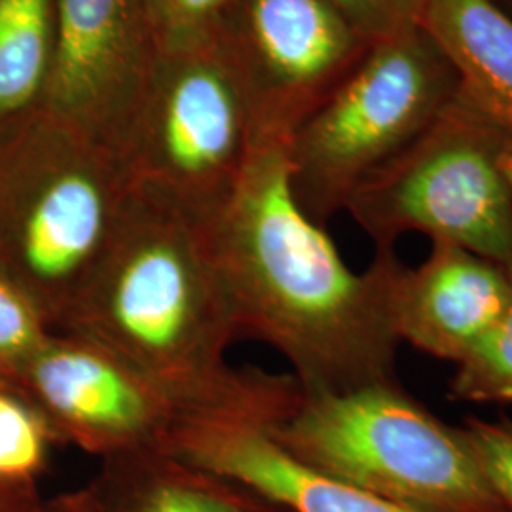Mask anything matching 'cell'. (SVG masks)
I'll return each mask as SVG.
<instances>
[{
	"label": "cell",
	"mask_w": 512,
	"mask_h": 512,
	"mask_svg": "<svg viewBox=\"0 0 512 512\" xmlns=\"http://www.w3.org/2000/svg\"><path fill=\"white\" fill-rule=\"evenodd\" d=\"M55 38V0H0V120L42 109Z\"/></svg>",
	"instance_id": "obj_15"
},
{
	"label": "cell",
	"mask_w": 512,
	"mask_h": 512,
	"mask_svg": "<svg viewBox=\"0 0 512 512\" xmlns=\"http://www.w3.org/2000/svg\"><path fill=\"white\" fill-rule=\"evenodd\" d=\"M92 488L99 512H285L165 450L105 459Z\"/></svg>",
	"instance_id": "obj_14"
},
{
	"label": "cell",
	"mask_w": 512,
	"mask_h": 512,
	"mask_svg": "<svg viewBox=\"0 0 512 512\" xmlns=\"http://www.w3.org/2000/svg\"><path fill=\"white\" fill-rule=\"evenodd\" d=\"M236 0H148L162 52L205 44L219 35L220 25Z\"/></svg>",
	"instance_id": "obj_19"
},
{
	"label": "cell",
	"mask_w": 512,
	"mask_h": 512,
	"mask_svg": "<svg viewBox=\"0 0 512 512\" xmlns=\"http://www.w3.org/2000/svg\"><path fill=\"white\" fill-rule=\"evenodd\" d=\"M40 512H99L97 497L92 486L86 490H80L76 494L63 495L55 501H44V507Z\"/></svg>",
	"instance_id": "obj_23"
},
{
	"label": "cell",
	"mask_w": 512,
	"mask_h": 512,
	"mask_svg": "<svg viewBox=\"0 0 512 512\" xmlns=\"http://www.w3.org/2000/svg\"><path fill=\"white\" fill-rule=\"evenodd\" d=\"M503 167H505V171H507V175H509V179L512 181V143L511 147L507 148V152H505Z\"/></svg>",
	"instance_id": "obj_25"
},
{
	"label": "cell",
	"mask_w": 512,
	"mask_h": 512,
	"mask_svg": "<svg viewBox=\"0 0 512 512\" xmlns=\"http://www.w3.org/2000/svg\"><path fill=\"white\" fill-rule=\"evenodd\" d=\"M4 391L29 404L55 442L110 459L167 450L200 421L173 391L88 336L52 332Z\"/></svg>",
	"instance_id": "obj_9"
},
{
	"label": "cell",
	"mask_w": 512,
	"mask_h": 512,
	"mask_svg": "<svg viewBox=\"0 0 512 512\" xmlns=\"http://www.w3.org/2000/svg\"><path fill=\"white\" fill-rule=\"evenodd\" d=\"M458 74L421 25L372 46L289 143L294 198L319 226L458 97Z\"/></svg>",
	"instance_id": "obj_5"
},
{
	"label": "cell",
	"mask_w": 512,
	"mask_h": 512,
	"mask_svg": "<svg viewBox=\"0 0 512 512\" xmlns=\"http://www.w3.org/2000/svg\"><path fill=\"white\" fill-rule=\"evenodd\" d=\"M203 222L239 340L277 351L306 395L397 382L399 340L385 315L380 268L372 260L353 272L325 226L298 205L289 145L255 143Z\"/></svg>",
	"instance_id": "obj_1"
},
{
	"label": "cell",
	"mask_w": 512,
	"mask_h": 512,
	"mask_svg": "<svg viewBox=\"0 0 512 512\" xmlns=\"http://www.w3.org/2000/svg\"><path fill=\"white\" fill-rule=\"evenodd\" d=\"M450 399L512 404V298L494 329L459 361L450 380Z\"/></svg>",
	"instance_id": "obj_16"
},
{
	"label": "cell",
	"mask_w": 512,
	"mask_h": 512,
	"mask_svg": "<svg viewBox=\"0 0 512 512\" xmlns=\"http://www.w3.org/2000/svg\"><path fill=\"white\" fill-rule=\"evenodd\" d=\"M421 27L458 74V97L512 137V19L488 0H427Z\"/></svg>",
	"instance_id": "obj_13"
},
{
	"label": "cell",
	"mask_w": 512,
	"mask_h": 512,
	"mask_svg": "<svg viewBox=\"0 0 512 512\" xmlns=\"http://www.w3.org/2000/svg\"><path fill=\"white\" fill-rule=\"evenodd\" d=\"M459 429L482 471L512 509V421L467 418Z\"/></svg>",
	"instance_id": "obj_20"
},
{
	"label": "cell",
	"mask_w": 512,
	"mask_h": 512,
	"mask_svg": "<svg viewBox=\"0 0 512 512\" xmlns=\"http://www.w3.org/2000/svg\"><path fill=\"white\" fill-rule=\"evenodd\" d=\"M253 116L219 38L162 52L116 152L129 183L211 215L255 147Z\"/></svg>",
	"instance_id": "obj_7"
},
{
	"label": "cell",
	"mask_w": 512,
	"mask_h": 512,
	"mask_svg": "<svg viewBox=\"0 0 512 512\" xmlns=\"http://www.w3.org/2000/svg\"><path fill=\"white\" fill-rule=\"evenodd\" d=\"M293 458L416 512H512L459 427L397 382L304 395L270 431Z\"/></svg>",
	"instance_id": "obj_4"
},
{
	"label": "cell",
	"mask_w": 512,
	"mask_h": 512,
	"mask_svg": "<svg viewBox=\"0 0 512 512\" xmlns=\"http://www.w3.org/2000/svg\"><path fill=\"white\" fill-rule=\"evenodd\" d=\"M54 435L37 412L0 389V484L37 486Z\"/></svg>",
	"instance_id": "obj_17"
},
{
	"label": "cell",
	"mask_w": 512,
	"mask_h": 512,
	"mask_svg": "<svg viewBox=\"0 0 512 512\" xmlns=\"http://www.w3.org/2000/svg\"><path fill=\"white\" fill-rule=\"evenodd\" d=\"M131 188L110 148L44 110L0 147V275L52 332L101 266Z\"/></svg>",
	"instance_id": "obj_3"
},
{
	"label": "cell",
	"mask_w": 512,
	"mask_h": 512,
	"mask_svg": "<svg viewBox=\"0 0 512 512\" xmlns=\"http://www.w3.org/2000/svg\"><path fill=\"white\" fill-rule=\"evenodd\" d=\"M217 38L238 71L256 143L285 145L376 44L329 0H236Z\"/></svg>",
	"instance_id": "obj_8"
},
{
	"label": "cell",
	"mask_w": 512,
	"mask_h": 512,
	"mask_svg": "<svg viewBox=\"0 0 512 512\" xmlns=\"http://www.w3.org/2000/svg\"><path fill=\"white\" fill-rule=\"evenodd\" d=\"M42 507L37 486L0 484V512H40Z\"/></svg>",
	"instance_id": "obj_22"
},
{
	"label": "cell",
	"mask_w": 512,
	"mask_h": 512,
	"mask_svg": "<svg viewBox=\"0 0 512 512\" xmlns=\"http://www.w3.org/2000/svg\"><path fill=\"white\" fill-rule=\"evenodd\" d=\"M512 137L456 101L351 194L346 211L374 241L395 249L423 234L512 268Z\"/></svg>",
	"instance_id": "obj_6"
},
{
	"label": "cell",
	"mask_w": 512,
	"mask_h": 512,
	"mask_svg": "<svg viewBox=\"0 0 512 512\" xmlns=\"http://www.w3.org/2000/svg\"><path fill=\"white\" fill-rule=\"evenodd\" d=\"M148 0H55L42 109L114 154L160 59Z\"/></svg>",
	"instance_id": "obj_10"
},
{
	"label": "cell",
	"mask_w": 512,
	"mask_h": 512,
	"mask_svg": "<svg viewBox=\"0 0 512 512\" xmlns=\"http://www.w3.org/2000/svg\"><path fill=\"white\" fill-rule=\"evenodd\" d=\"M372 42L421 25L427 0H329Z\"/></svg>",
	"instance_id": "obj_21"
},
{
	"label": "cell",
	"mask_w": 512,
	"mask_h": 512,
	"mask_svg": "<svg viewBox=\"0 0 512 512\" xmlns=\"http://www.w3.org/2000/svg\"><path fill=\"white\" fill-rule=\"evenodd\" d=\"M497 10H501L507 18L512 19V0H488Z\"/></svg>",
	"instance_id": "obj_24"
},
{
	"label": "cell",
	"mask_w": 512,
	"mask_h": 512,
	"mask_svg": "<svg viewBox=\"0 0 512 512\" xmlns=\"http://www.w3.org/2000/svg\"><path fill=\"white\" fill-rule=\"evenodd\" d=\"M59 332L118 353L200 421L272 431L306 395L293 374L228 363L238 323L203 217L143 188H131L109 251Z\"/></svg>",
	"instance_id": "obj_2"
},
{
	"label": "cell",
	"mask_w": 512,
	"mask_h": 512,
	"mask_svg": "<svg viewBox=\"0 0 512 512\" xmlns=\"http://www.w3.org/2000/svg\"><path fill=\"white\" fill-rule=\"evenodd\" d=\"M374 260L395 338L435 359L458 365L511 304V268L450 243L433 241L416 268L395 249H376Z\"/></svg>",
	"instance_id": "obj_11"
},
{
	"label": "cell",
	"mask_w": 512,
	"mask_h": 512,
	"mask_svg": "<svg viewBox=\"0 0 512 512\" xmlns=\"http://www.w3.org/2000/svg\"><path fill=\"white\" fill-rule=\"evenodd\" d=\"M165 452L230 480L285 512H416L311 469L287 454L270 429L253 423H188Z\"/></svg>",
	"instance_id": "obj_12"
},
{
	"label": "cell",
	"mask_w": 512,
	"mask_h": 512,
	"mask_svg": "<svg viewBox=\"0 0 512 512\" xmlns=\"http://www.w3.org/2000/svg\"><path fill=\"white\" fill-rule=\"evenodd\" d=\"M50 334L35 306L0 275V389L12 385Z\"/></svg>",
	"instance_id": "obj_18"
}]
</instances>
